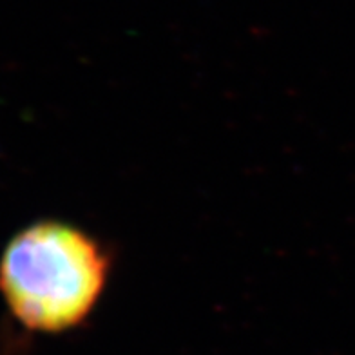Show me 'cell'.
<instances>
[{"instance_id": "cell-1", "label": "cell", "mask_w": 355, "mask_h": 355, "mask_svg": "<svg viewBox=\"0 0 355 355\" xmlns=\"http://www.w3.org/2000/svg\"><path fill=\"white\" fill-rule=\"evenodd\" d=\"M114 270L112 248L67 221L44 220L11 239L0 259V292L33 332L64 334L98 309Z\"/></svg>"}]
</instances>
